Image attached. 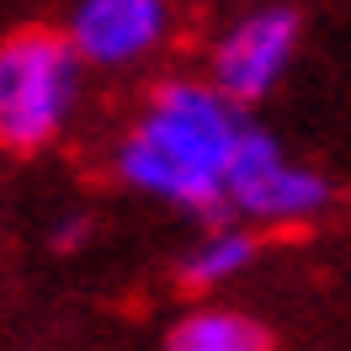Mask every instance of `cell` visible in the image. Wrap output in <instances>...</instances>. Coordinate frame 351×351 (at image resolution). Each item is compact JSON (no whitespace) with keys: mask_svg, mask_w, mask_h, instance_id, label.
I'll list each match as a JSON object with an SVG mask.
<instances>
[{"mask_svg":"<svg viewBox=\"0 0 351 351\" xmlns=\"http://www.w3.org/2000/svg\"><path fill=\"white\" fill-rule=\"evenodd\" d=\"M86 64L53 27H22L0 38V149L38 154L75 117Z\"/></svg>","mask_w":351,"mask_h":351,"instance_id":"cell-2","label":"cell"},{"mask_svg":"<svg viewBox=\"0 0 351 351\" xmlns=\"http://www.w3.org/2000/svg\"><path fill=\"white\" fill-rule=\"evenodd\" d=\"M69 48L90 69H128L171 38L165 0H80L64 27Z\"/></svg>","mask_w":351,"mask_h":351,"instance_id":"cell-5","label":"cell"},{"mask_svg":"<svg viewBox=\"0 0 351 351\" xmlns=\"http://www.w3.org/2000/svg\"><path fill=\"white\" fill-rule=\"evenodd\" d=\"M245 123V107L213 80H165L117 144V176L154 202L223 213V181Z\"/></svg>","mask_w":351,"mask_h":351,"instance_id":"cell-1","label":"cell"},{"mask_svg":"<svg viewBox=\"0 0 351 351\" xmlns=\"http://www.w3.org/2000/svg\"><path fill=\"white\" fill-rule=\"evenodd\" d=\"M165 351H271V335L261 319H250L240 308L208 304L176 319L165 335Z\"/></svg>","mask_w":351,"mask_h":351,"instance_id":"cell-6","label":"cell"},{"mask_svg":"<svg viewBox=\"0 0 351 351\" xmlns=\"http://www.w3.org/2000/svg\"><path fill=\"white\" fill-rule=\"evenodd\" d=\"M223 208L240 213L245 223H308L330 208V181L287 160L266 128L245 123L223 181Z\"/></svg>","mask_w":351,"mask_h":351,"instance_id":"cell-3","label":"cell"},{"mask_svg":"<svg viewBox=\"0 0 351 351\" xmlns=\"http://www.w3.org/2000/svg\"><path fill=\"white\" fill-rule=\"evenodd\" d=\"M298 38L304 27L293 5H256L219 32V43L208 53V80L229 101L256 107L287 80V69L298 59Z\"/></svg>","mask_w":351,"mask_h":351,"instance_id":"cell-4","label":"cell"},{"mask_svg":"<svg viewBox=\"0 0 351 351\" xmlns=\"http://www.w3.org/2000/svg\"><path fill=\"white\" fill-rule=\"evenodd\" d=\"M250 261H256V234L240 229V223H219V229H208V234L186 250V261H181V282L197 287V293H208V287L234 282Z\"/></svg>","mask_w":351,"mask_h":351,"instance_id":"cell-7","label":"cell"}]
</instances>
